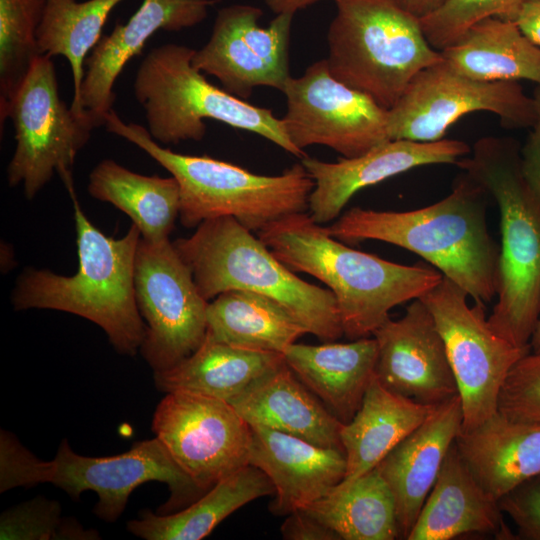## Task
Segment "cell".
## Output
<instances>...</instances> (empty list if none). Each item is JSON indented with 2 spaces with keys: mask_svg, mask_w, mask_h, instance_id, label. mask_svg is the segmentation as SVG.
<instances>
[{
  "mask_svg": "<svg viewBox=\"0 0 540 540\" xmlns=\"http://www.w3.org/2000/svg\"><path fill=\"white\" fill-rule=\"evenodd\" d=\"M487 195L463 172L451 192L434 204L410 211L354 207L328 230L342 242L378 240L409 250L485 305L496 297L500 251L488 229Z\"/></svg>",
  "mask_w": 540,
  "mask_h": 540,
  "instance_id": "obj_1",
  "label": "cell"
},
{
  "mask_svg": "<svg viewBox=\"0 0 540 540\" xmlns=\"http://www.w3.org/2000/svg\"><path fill=\"white\" fill-rule=\"evenodd\" d=\"M257 236L293 272L328 287L350 340L369 337L392 308L420 298L443 278L425 263L402 265L350 248L304 212L271 222Z\"/></svg>",
  "mask_w": 540,
  "mask_h": 540,
  "instance_id": "obj_2",
  "label": "cell"
},
{
  "mask_svg": "<svg viewBox=\"0 0 540 540\" xmlns=\"http://www.w3.org/2000/svg\"><path fill=\"white\" fill-rule=\"evenodd\" d=\"M70 194L76 230L78 269L71 276L28 267L18 276L11 301L15 310L51 309L83 317L104 330L120 354L139 352L146 333L138 310L134 271L141 233L131 224L120 238L105 235Z\"/></svg>",
  "mask_w": 540,
  "mask_h": 540,
  "instance_id": "obj_3",
  "label": "cell"
},
{
  "mask_svg": "<svg viewBox=\"0 0 540 540\" xmlns=\"http://www.w3.org/2000/svg\"><path fill=\"white\" fill-rule=\"evenodd\" d=\"M469 155L456 165L494 198L500 213L497 300L487 320L513 345L530 348L540 316V204L524 180L513 139L480 138Z\"/></svg>",
  "mask_w": 540,
  "mask_h": 540,
  "instance_id": "obj_4",
  "label": "cell"
},
{
  "mask_svg": "<svg viewBox=\"0 0 540 540\" xmlns=\"http://www.w3.org/2000/svg\"><path fill=\"white\" fill-rule=\"evenodd\" d=\"M104 126L142 149L177 180L179 219L187 228L231 216L258 233L275 220L308 209L314 180L302 163L280 175H260L207 155H185L164 148L145 127L124 122L113 109Z\"/></svg>",
  "mask_w": 540,
  "mask_h": 540,
  "instance_id": "obj_5",
  "label": "cell"
},
{
  "mask_svg": "<svg viewBox=\"0 0 540 540\" xmlns=\"http://www.w3.org/2000/svg\"><path fill=\"white\" fill-rule=\"evenodd\" d=\"M150 481L165 483L170 496L158 513L169 514L195 502L206 491L177 464L158 438L135 443L127 452L113 456H83L62 440L51 461H42L10 432L0 433V492L17 487L51 483L73 499L94 491V513L115 522L124 512L129 496Z\"/></svg>",
  "mask_w": 540,
  "mask_h": 540,
  "instance_id": "obj_6",
  "label": "cell"
},
{
  "mask_svg": "<svg viewBox=\"0 0 540 540\" xmlns=\"http://www.w3.org/2000/svg\"><path fill=\"white\" fill-rule=\"evenodd\" d=\"M252 233L224 216L202 222L173 244L207 301L229 290L252 291L283 305L321 341L344 336L334 294L295 275Z\"/></svg>",
  "mask_w": 540,
  "mask_h": 540,
  "instance_id": "obj_7",
  "label": "cell"
},
{
  "mask_svg": "<svg viewBox=\"0 0 540 540\" xmlns=\"http://www.w3.org/2000/svg\"><path fill=\"white\" fill-rule=\"evenodd\" d=\"M195 50L167 43L152 49L140 63L133 89L145 111L147 130L159 144L201 141L205 119L266 138L302 158L282 120L271 109L258 107L209 82L192 65Z\"/></svg>",
  "mask_w": 540,
  "mask_h": 540,
  "instance_id": "obj_8",
  "label": "cell"
},
{
  "mask_svg": "<svg viewBox=\"0 0 540 540\" xmlns=\"http://www.w3.org/2000/svg\"><path fill=\"white\" fill-rule=\"evenodd\" d=\"M327 40L329 71L389 110L423 69L442 60L420 19L397 0H334Z\"/></svg>",
  "mask_w": 540,
  "mask_h": 540,
  "instance_id": "obj_9",
  "label": "cell"
},
{
  "mask_svg": "<svg viewBox=\"0 0 540 540\" xmlns=\"http://www.w3.org/2000/svg\"><path fill=\"white\" fill-rule=\"evenodd\" d=\"M12 121L16 147L7 167L9 186L23 185L27 199L58 173L64 183L73 181L78 152L97 126L89 116L77 115L61 99L52 57L39 55L26 77L0 111L1 126Z\"/></svg>",
  "mask_w": 540,
  "mask_h": 540,
  "instance_id": "obj_10",
  "label": "cell"
},
{
  "mask_svg": "<svg viewBox=\"0 0 540 540\" xmlns=\"http://www.w3.org/2000/svg\"><path fill=\"white\" fill-rule=\"evenodd\" d=\"M468 294L447 277L419 299L431 312L444 341L462 404V431L498 411L502 386L530 348H520L489 325L485 305L470 306Z\"/></svg>",
  "mask_w": 540,
  "mask_h": 540,
  "instance_id": "obj_11",
  "label": "cell"
},
{
  "mask_svg": "<svg viewBox=\"0 0 540 540\" xmlns=\"http://www.w3.org/2000/svg\"><path fill=\"white\" fill-rule=\"evenodd\" d=\"M487 111L509 129L532 127L537 103L518 82L483 81L459 74L443 59L420 71L388 110L390 140L435 142L461 117Z\"/></svg>",
  "mask_w": 540,
  "mask_h": 540,
  "instance_id": "obj_12",
  "label": "cell"
},
{
  "mask_svg": "<svg viewBox=\"0 0 540 540\" xmlns=\"http://www.w3.org/2000/svg\"><path fill=\"white\" fill-rule=\"evenodd\" d=\"M135 297L146 333L139 352L156 371L192 354L207 333V301L170 239L141 238L134 271Z\"/></svg>",
  "mask_w": 540,
  "mask_h": 540,
  "instance_id": "obj_13",
  "label": "cell"
},
{
  "mask_svg": "<svg viewBox=\"0 0 540 540\" xmlns=\"http://www.w3.org/2000/svg\"><path fill=\"white\" fill-rule=\"evenodd\" d=\"M282 92L287 102L283 126L302 151L324 145L352 158L390 141L388 110L334 78L327 59L314 62L298 78L290 77Z\"/></svg>",
  "mask_w": 540,
  "mask_h": 540,
  "instance_id": "obj_14",
  "label": "cell"
},
{
  "mask_svg": "<svg viewBox=\"0 0 540 540\" xmlns=\"http://www.w3.org/2000/svg\"><path fill=\"white\" fill-rule=\"evenodd\" d=\"M152 431L204 491L249 465L251 427L227 401L166 393L155 409Z\"/></svg>",
  "mask_w": 540,
  "mask_h": 540,
  "instance_id": "obj_15",
  "label": "cell"
},
{
  "mask_svg": "<svg viewBox=\"0 0 540 540\" xmlns=\"http://www.w3.org/2000/svg\"><path fill=\"white\" fill-rule=\"evenodd\" d=\"M263 12L247 4L221 8L208 42L195 50L192 65L214 76L224 90L246 100L258 86L283 91L291 77L289 43L293 14L258 25Z\"/></svg>",
  "mask_w": 540,
  "mask_h": 540,
  "instance_id": "obj_16",
  "label": "cell"
},
{
  "mask_svg": "<svg viewBox=\"0 0 540 540\" xmlns=\"http://www.w3.org/2000/svg\"><path fill=\"white\" fill-rule=\"evenodd\" d=\"M372 336L378 346L375 377L385 388L431 406L458 394L444 341L419 298L400 319L388 318Z\"/></svg>",
  "mask_w": 540,
  "mask_h": 540,
  "instance_id": "obj_17",
  "label": "cell"
},
{
  "mask_svg": "<svg viewBox=\"0 0 540 540\" xmlns=\"http://www.w3.org/2000/svg\"><path fill=\"white\" fill-rule=\"evenodd\" d=\"M467 143L454 139L435 142L390 140L368 152L324 162L304 156L301 163L314 180L308 199L309 215L318 224L336 220L358 191L416 167L456 164L469 155Z\"/></svg>",
  "mask_w": 540,
  "mask_h": 540,
  "instance_id": "obj_18",
  "label": "cell"
},
{
  "mask_svg": "<svg viewBox=\"0 0 540 540\" xmlns=\"http://www.w3.org/2000/svg\"><path fill=\"white\" fill-rule=\"evenodd\" d=\"M217 1L143 0L125 24H116L90 52L75 113L88 115L97 127L105 125L116 98L113 86L128 61L157 31H180L203 22Z\"/></svg>",
  "mask_w": 540,
  "mask_h": 540,
  "instance_id": "obj_19",
  "label": "cell"
},
{
  "mask_svg": "<svg viewBox=\"0 0 540 540\" xmlns=\"http://www.w3.org/2000/svg\"><path fill=\"white\" fill-rule=\"evenodd\" d=\"M462 424L457 394L436 405L376 466L394 498L400 539L413 528Z\"/></svg>",
  "mask_w": 540,
  "mask_h": 540,
  "instance_id": "obj_20",
  "label": "cell"
},
{
  "mask_svg": "<svg viewBox=\"0 0 540 540\" xmlns=\"http://www.w3.org/2000/svg\"><path fill=\"white\" fill-rule=\"evenodd\" d=\"M251 427L249 464L263 471L275 493L269 510L277 516L327 495L345 477L342 449L325 448L263 426Z\"/></svg>",
  "mask_w": 540,
  "mask_h": 540,
  "instance_id": "obj_21",
  "label": "cell"
},
{
  "mask_svg": "<svg viewBox=\"0 0 540 540\" xmlns=\"http://www.w3.org/2000/svg\"><path fill=\"white\" fill-rule=\"evenodd\" d=\"M502 513L499 501L478 483L454 442L407 540H450L469 533L511 539Z\"/></svg>",
  "mask_w": 540,
  "mask_h": 540,
  "instance_id": "obj_22",
  "label": "cell"
},
{
  "mask_svg": "<svg viewBox=\"0 0 540 540\" xmlns=\"http://www.w3.org/2000/svg\"><path fill=\"white\" fill-rule=\"evenodd\" d=\"M455 445L478 483L498 501L540 476V423L498 410L478 426L461 431Z\"/></svg>",
  "mask_w": 540,
  "mask_h": 540,
  "instance_id": "obj_23",
  "label": "cell"
},
{
  "mask_svg": "<svg viewBox=\"0 0 540 540\" xmlns=\"http://www.w3.org/2000/svg\"><path fill=\"white\" fill-rule=\"evenodd\" d=\"M250 426H263L325 448L342 449L343 425L285 363L229 402Z\"/></svg>",
  "mask_w": 540,
  "mask_h": 540,
  "instance_id": "obj_24",
  "label": "cell"
},
{
  "mask_svg": "<svg viewBox=\"0 0 540 540\" xmlns=\"http://www.w3.org/2000/svg\"><path fill=\"white\" fill-rule=\"evenodd\" d=\"M377 355L374 337L349 343H293L283 353L285 363L296 377L343 424L348 423L361 406L375 375Z\"/></svg>",
  "mask_w": 540,
  "mask_h": 540,
  "instance_id": "obj_25",
  "label": "cell"
},
{
  "mask_svg": "<svg viewBox=\"0 0 540 540\" xmlns=\"http://www.w3.org/2000/svg\"><path fill=\"white\" fill-rule=\"evenodd\" d=\"M435 406L415 402L388 390L374 375L360 408L340 430L346 473L338 485H346L374 469Z\"/></svg>",
  "mask_w": 540,
  "mask_h": 540,
  "instance_id": "obj_26",
  "label": "cell"
},
{
  "mask_svg": "<svg viewBox=\"0 0 540 540\" xmlns=\"http://www.w3.org/2000/svg\"><path fill=\"white\" fill-rule=\"evenodd\" d=\"M282 363L281 353L242 349L206 336L181 362L154 372V382L165 393L189 392L230 402Z\"/></svg>",
  "mask_w": 540,
  "mask_h": 540,
  "instance_id": "obj_27",
  "label": "cell"
},
{
  "mask_svg": "<svg viewBox=\"0 0 540 540\" xmlns=\"http://www.w3.org/2000/svg\"><path fill=\"white\" fill-rule=\"evenodd\" d=\"M454 71L476 80H528L540 87V47L516 22L496 17L471 26L440 51Z\"/></svg>",
  "mask_w": 540,
  "mask_h": 540,
  "instance_id": "obj_28",
  "label": "cell"
},
{
  "mask_svg": "<svg viewBox=\"0 0 540 540\" xmlns=\"http://www.w3.org/2000/svg\"><path fill=\"white\" fill-rule=\"evenodd\" d=\"M274 493L267 475L249 464L218 481L179 511H141L137 519L127 523V530L145 540H199L242 506Z\"/></svg>",
  "mask_w": 540,
  "mask_h": 540,
  "instance_id": "obj_29",
  "label": "cell"
},
{
  "mask_svg": "<svg viewBox=\"0 0 540 540\" xmlns=\"http://www.w3.org/2000/svg\"><path fill=\"white\" fill-rule=\"evenodd\" d=\"M307 333L283 305L262 294L229 290L208 303L206 336L234 347L283 354Z\"/></svg>",
  "mask_w": 540,
  "mask_h": 540,
  "instance_id": "obj_30",
  "label": "cell"
},
{
  "mask_svg": "<svg viewBox=\"0 0 540 540\" xmlns=\"http://www.w3.org/2000/svg\"><path fill=\"white\" fill-rule=\"evenodd\" d=\"M87 189L129 216L149 242L169 239L179 218L180 190L173 176L142 175L104 159L91 171Z\"/></svg>",
  "mask_w": 540,
  "mask_h": 540,
  "instance_id": "obj_31",
  "label": "cell"
},
{
  "mask_svg": "<svg viewBox=\"0 0 540 540\" xmlns=\"http://www.w3.org/2000/svg\"><path fill=\"white\" fill-rule=\"evenodd\" d=\"M302 509L340 540L400 539L394 498L376 467Z\"/></svg>",
  "mask_w": 540,
  "mask_h": 540,
  "instance_id": "obj_32",
  "label": "cell"
},
{
  "mask_svg": "<svg viewBox=\"0 0 540 540\" xmlns=\"http://www.w3.org/2000/svg\"><path fill=\"white\" fill-rule=\"evenodd\" d=\"M124 0H47L37 31L40 55L63 56L70 64L74 94L71 109L78 107L87 54L101 39L112 10Z\"/></svg>",
  "mask_w": 540,
  "mask_h": 540,
  "instance_id": "obj_33",
  "label": "cell"
},
{
  "mask_svg": "<svg viewBox=\"0 0 540 540\" xmlns=\"http://www.w3.org/2000/svg\"><path fill=\"white\" fill-rule=\"evenodd\" d=\"M47 0H0V111L40 54L37 31Z\"/></svg>",
  "mask_w": 540,
  "mask_h": 540,
  "instance_id": "obj_34",
  "label": "cell"
},
{
  "mask_svg": "<svg viewBox=\"0 0 540 540\" xmlns=\"http://www.w3.org/2000/svg\"><path fill=\"white\" fill-rule=\"evenodd\" d=\"M1 540H98L100 535L62 516L59 502L43 496L19 503L0 516Z\"/></svg>",
  "mask_w": 540,
  "mask_h": 540,
  "instance_id": "obj_35",
  "label": "cell"
},
{
  "mask_svg": "<svg viewBox=\"0 0 540 540\" xmlns=\"http://www.w3.org/2000/svg\"><path fill=\"white\" fill-rule=\"evenodd\" d=\"M536 1L539 0H447L437 10L421 18L420 24L429 44L441 51L486 18L515 22L522 9Z\"/></svg>",
  "mask_w": 540,
  "mask_h": 540,
  "instance_id": "obj_36",
  "label": "cell"
},
{
  "mask_svg": "<svg viewBox=\"0 0 540 540\" xmlns=\"http://www.w3.org/2000/svg\"><path fill=\"white\" fill-rule=\"evenodd\" d=\"M498 410L509 417L540 423V352H529L510 370Z\"/></svg>",
  "mask_w": 540,
  "mask_h": 540,
  "instance_id": "obj_37",
  "label": "cell"
},
{
  "mask_svg": "<svg viewBox=\"0 0 540 540\" xmlns=\"http://www.w3.org/2000/svg\"><path fill=\"white\" fill-rule=\"evenodd\" d=\"M499 506L515 524L517 538L540 540V476L525 481L503 496Z\"/></svg>",
  "mask_w": 540,
  "mask_h": 540,
  "instance_id": "obj_38",
  "label": "cell"
},
{
  "mask_svg": "<svg viewBox=\"0 0 540 540\" xmlns=\"http://www.w3.org/2000/svg\"><path fill=\"white\" fill-rule=\"evenodd\" d=\"M534 98L537 103V117L520 149V167L524 180L540 204V87H537Z\"/></svg>",
  "mask_w": 540,
  "mask_h": 540,
  "instance_id": "obj_39",
  "label": "cell"
},
{
  "mask_svg": "<svg viewBox=\"0 0 540 540\" xmlns=\"http://www.w3.org/2000/svg\"><path fill=\"white\" fill-rule=\"evenodd\" d=\"M280 531L286 540H340L335 532L303 509L288 514Z\"/></svg>",
  "mask_w": 540,
  "mask_h": 540,
  "instance_id": "obj_40",
  "label": "cell"
},
{
  "mask_svg": "<svg viewBox=\"0 0 540 540\" xmlns=\"http://www.w3.org/2000/svg\"><path fill=\"white\" fill-rule=\"evenodd\" d=\"M515 22L521 31L540 47V0L526 5Z\"/></svg>",
  "mask_w": 540,
  "mask_h": 540,
  "instance_id": "obj_41",
  "label": "cell"
},
{
  "mask_svg": "<svg viewBox=\"0 0 540 540\" xmlns=\"http://www.w3.org/2000/svg\"><path fill=\"white\" fill-rule=\"evenodd\" d=\"M446 1L447 0H397L401 7L419 19L431 14Z\"/></svg>",
  "mask_w": 540,
  "mask_h": 540,
  "instance_id": "obj_42",
  "label": "cell"
},
{
  "mask_svg": "<svg viewBox=\"0 0 540 540\" xmlns=\"http://www.w3.org/2000/svg\"><path fill=\"white\" fill-rule=\"evenodd\" d=\"M266 6L276 15L295 14L321 0H263Z\"/></svg>",
  "mask_w": 540,
  "mask_h": 540,
  "instance_id": "obj_43",
  "label": "cell"
},
{
  "mask_svg": "<svg viewBox=\"0 0 540 540\" xmlns=\"http://www.w3.org/2000/svg\"><path fill=\"white\" fill-rule=\"evenodd\" d=\"M529 345L531 352H540V316L533 331Z\"/></svg>",
  "mask_w": 540,
  "mask_h": 540,
  "instance_id": "obj_44",
  "label": "cell"
}]
</instances>
